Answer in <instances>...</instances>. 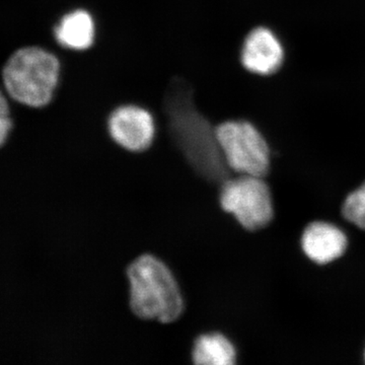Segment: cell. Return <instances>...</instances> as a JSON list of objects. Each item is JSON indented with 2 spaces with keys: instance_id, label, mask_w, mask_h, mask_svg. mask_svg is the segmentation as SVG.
Segmentation results:
<instances>
[{
  "instance_id": "30bf717a",
  "label": "cell",
  "mask_w": 365,
  "mask_h": 365,
  "mask_svg": "<svg viewBox=\"0 0 365 365\" xmlns=\"http://www.w3.org/2000/svg\"><path fill=\"white\" fill-rule=\"evenodd\" d=\"M235 357L234 345L220 333L199 336L192 352V359L197 365H232Z\"/></svg>"
},
{
  "instance_id": "3957f363",
  "label": "cell",
  "mask_w": 365,
  "mask_h": 365,
  "mask_svg": "<svg viewBox=\"0 0 365 365\" xmlns=\"http://www.w3.org/2000/svg\"><path fill=\"white\" fill-rule=\"evenodd\" d=\"M59 61L42 48L26 47L9 57L2 71L4 88L14 100L29 107L49 104L59 78Z\"/></svg>"
},
{
  "instance_id": "7c38bea8",
  "label": "cell",
  "mask_w": 365,
  "mask_h": 365,
  "mask_svg": "<svg viewBox=\"0 0 365 365\" xmlns=\"http://www.w3.org/2000/svg\"><path fill=\"white\" fill-rule=\"evenodd\" d=\"M9 103H7L6 96L2 93L0 98V143L4 144L9 136V132L13 126L11 116H9Z\"/></svg>"
},
{
  "instance_id": "7a4b0ae2",
  "label": "cell",
  "mask_w": 365,
  "mask_h": 365,
  "mask_svg": "<svg viewBox=\"0 0 365 365\" xmlns=\"http://www.w3.org/2000/svg\"><path fill=\"white\" fill-rule=\"evenodd\" d=\"M132 313L143 319L170 323L182 311L176 280L163 262L150 255L134 260L127 269Z\"/></svg>"
},
{
  "instance_id": "8992f818",
  "label": "cell",
  "mask_w": 365,
  "mask_h": 365,
  "mask_svg": "<svg viewBox=\"0 0 365 365\" xmlns=\"http://www.w3.org/2000/svg\"><path fill=\"white\" fill-rule=\"evenodd\" d=\"M108 129L113 140L125 150H146L155 136V122L150 113L138 106L117 108L110 115Z\"/></svg>"
},
{
  "instance_id": "6da1fadb",
  "label": "cell",
  "mask_w": 365,
  "mask_h": 365,
  "mask_svg": "<svg viewBox=\"0 0 365 365\" xmlns=\"http://www.w3.org/2000/svg\"><path fill=\"white\" fill-rule=\"evenodd\" d=\"M170 130L187 160L203 179L222 184L230 178L215 129L192 104L187 86L176 81L165 98Z\"/></svg>"
},
{
  "instance_id": "ba28073f",
  "label": "cell",
  "mask_w": 365,
  "mask_h": 365,
  "mask_svg": "<svg viewBox=\"0 0 365 365\" xmlns=\"http://www.w3.org/2000/svg\"><path fill=\"white\" fill-rule=\"evenodd\" d=\"M347 237L331 223L316 222L307 225L302 237V247L307 258L319 265L337 260L347 249Z\"/></svg>"
},
{
  "instance_id": "277c9868",
  "label": "cell",
  "mask_w": 365,
  "mask_h": 365,
  "mask_svg": "<svg viewBox=\"0 0 365 365\" xmlns=\"http://www.w3.org/2000/svg\"><path fill=\"white\" fill-rule=\"evenodd\" d=\"M228 168L239 175L264 178L270 168L267 141L253 124L227 121L215 128Z\"/></svg>"
},
{
  "instance_id": "5b68a950",
  "label": "cell",
  "mask_w": 365,
  "mask_h": 365,
  "mask_svg": "<svg viewBox=\"0 0 365 365\" xmlns=\"http://www.w3.org/2000/svg\"><path fill=\"white\" fill-rule=\"evenodd\" d=\"M220 200L223 210L232 213L250 232L265 227L272 220V197L263 178L248 175L228 178L222 184Z\"/></svg>"
},
{
  "instance_id": "8fae6325",
  "label": "cell",
  "mask_w": 365,
  "mask_h": 365,
  "mask_svg": "<svg viewBox=\"0 0 365 365\" xmlns=\"http://www.w3.org/2000/svg\"><path fill=\"white\" fill-rule=\"evenodd\" d=\"M342 215L347 222L365 230V182L346 197Z\"/></svg>"
},
{
  "instance_id": "52a82bcc",
  "label": "cell",
  "mask_w": 365,
  "mask_h": 365,
  "mask_svg": "<svg viewBox=\"0 0 365 365\" xmlns=\"http://www.w3.org/2000/svg\"><path fill=\"white\" fill-rule=\"evenodd\" d=\"M241 60L245 68L252 73L269 76L282 66L284 49L273 31L258 26L247 36Z\"/></svg>"
},
{
  "instance_id": "9c48e42d",
  "label": "cell",
  "mask_w": 365,
  "mask_h": 365,
  "mask_svg": "<svg viewBox=\"0 0 365 365\" xmlns=\"http://www.w3.org/2000/svg\"><path fill=\"white\" fill-rule=\"evenodd\" d=\"M54 36L67 49H88L95 40V23L88 11L76 9L60 20L55 26Z\"/></svg>"
}]
</instances>
